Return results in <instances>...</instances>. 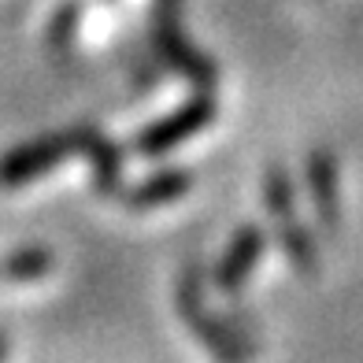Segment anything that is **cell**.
I'll return each mask as SVG.
<instances>
[{
    "mask_svg": "<svg viewBox=\"0 0 363 363\" xmlns=\"http://www.w3.org/2000/svg\"><path fill=\"white\" fill-rule=\"evenodd\" d=\"M263 249H267V230L256 226V223H245L234 234V241L226 245L219 263L211 267V286H216L219 293H226V296H238L245 289V282H249L252 267L259 263Z\"/></svg>",
    "mask_w": 363,
    "mask_h": 363,
    "instance_id": "8992f818",
    "label": "cell"
},
{
    "mask_svg": "<svg viewBox=\"0 0 363 363\" xmlns=\"http://www.w3.org/2000/svg\"><path fill=\"white\" fill-rule=\"evenodd\" d=\"M304 178H308V196H311L319 226L326 234H337V226H341V174H337L334 152L315 148L304 163Z\"/></svg>",
    "mask_w": 363,
    "mask_h": 363,
    "instance_id": "ba28073f",
    "label": "cell"
},
{
    "mask_svg": "<svg viewBox=\"0 0 363 363\" xmlns=\"http://www.w3.org/2000/svg\"><path fill=\"white\" fill-rule=\"evenodd\" d=\"M71 156H78V130L26 141V145L0 156V189H19L26 182H34V178L48 174L52 167H60Z\"/></svg>",
    "mask_w": 363,
    "mask_h": 363,
    "instance_id": "5b68a950",
    "label": "cell"
},
{
    "mask_svg": "<svg viewBox=\"0 0 363 363\" xmlns=\"http://www.w3.org/2000/svg\"><path fill=\"white\" fill-rule=\"evenodd\" d=\"M263 208L271 216L274 241L282 249V256L301 274H315L319 271V245L311 238V230L301 223V216H296V186L282 163H271L267 174H263Z\"/></svg>",
    "mask_w": 363,
    "mask_h": 363,
    "instance_id": "7a4b0ae2",
    "label": "cell"
},
{
    "mask_svg": "<svg viewBox=\"0 0 363 363\" xmlns=\"http://www.w3.org/2000/svg\"><path fill=\"white\" fill-rule=\"evenodd\" d=\"M74 130H78V156H86V163H89L96 196L115 201L119 189L126 186V182H123V163H126L123 148L115 145L96 123H78Z\"/></svg>",
    "mask_w": 363,
    "mask_h": 363,
    "instance_id": "52a82bcc",
    "label": "cell"
},
{
    "mask_svg": "<svg viewBox=\"0 0 363 363\" xmlns=\"http://www.w3.org/2000/svg\"><path fill=\"white\" fill-rule=\"evenodd\" d=\"M189 189H193V171L189 167H156L141 182H134V186H123L115 201L130 211H148V208L182 201Z\"/></svg>",
    "mask_w": 363,
    "mask_h": 363,
    "instance_id": "9c48e42d",
    "label": "cell"
},
{
    "mask_svg": "<svg viewBox=\"0 0 363 363\" xmlns=\"http://www.w3.org/2000/svg\"><path fill=\"white\" fill-rule=\"evenodd\" d=\"M174 308H178L182 323L193 330V337L201 341L211 356L241 363V359H252L259 352L256 337H249L226 315H216V311L204 304V267L201 263H186V267H182L178 286H174Z\"/></svg>",
    "mask_w": 363,
    "mask_h": 363,
    "instance_id": "6da1fadb",
    "label": "cell"
},
{
    "mask_svg": "<svg viewBox=\"0 0 363 363\" xmlns=\"http://www.w3.org/2000/svg\"><path fill=\"white\" fill-rule=\"evenodd\" d=\"M216 119H219L216 93L196 89V96H189L182 108L167 111L156 123L141 126L138 134H134V141H130V148H134L141 160H160V156H167L171 148H178L182 141H189V138L201 134V130H208Z\"/></svg>",
    "mask_w": 363,
    "mask_h": 363,
    "instance_id": "277c9868",
    "label": "cell"
},
{
    "mask_svg": "<svg viewBox=\"0 0 363 363\" xmlns=\"http://www.w3.org/2000/svg\"><path fill=\"white\" fill-rule=\"evenodd\" d=\"M52 252L45 245H26V249H15L0 259V282H11V286H26V282H38L52 271Z\"/></svg>",
    "mask_w": 363,
    "mask_h": 363,
    "instance_id": "30bf717a",
    "label": "cell"
},
{
    "mask_svg": "<svg viewBox=\"0 0 363 363\" xmlns=\"http://www.w3.org/2000/svg\"><path fill=\"white\" fill-rule=\"evenodd\" d=\"M8 349H11V345H8V337H4V330H0V359L8 356Z\"/></svg>",
    "mask_w": 363,
    "mask_h": 363,
    "instance_id": "7c38bea8",
    "label": "cell"
},
{
    "mask_svg": "<svg viewBox=\"0 0 363 363\" xmlns=\"http://www.w3.org/2000/svg\"><path fill=\"white\" fill-rule=\"evenodd\" d=\"M78 23H82V0H63L52 15V23H48V45H52L56 52L60 48H71Z\"/></svg>",
    "mask_w": 363,
    "mask_h": 363,
    "instance_id": "8fae6325",
    "label": "cell"
},
{
    "mask_svg": "<svg viewBox=\"0 0 363 363\" xmlns=\"http://www.w3.org/2000/svg\"><path fill=\"white\" fill-rule=\"evenodd\" d=\"M178 4L182 0H152V48L174 74H182L189 82V86L216 93L219 67H216V60L204 56L201 48L186 38V30L178 23Z\"/></svg>",
    "mask_w": 363,
    "mask_h": 363,
    "instance_id": "3957f363",
    "label": "cell"
}]
</instances>
